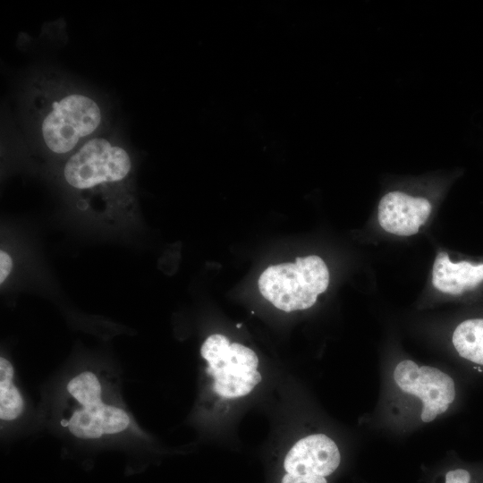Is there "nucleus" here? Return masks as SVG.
Listing matches in <instances>:
<instances>
[{"mask_svg": "<svg viewBox=\"0 0 483 483\" xmlns=\"http://www.w3.org/2000/svg\"><path fill=\"white\" fill-rule=\"evenodd\" d=\"M38 131L53 153L73 150L100 126L102 111L97 101L83 93L64 90L43 98L39 107Z\"/></svg>", "mask_w": 483, "mask_h": 483, "instance_id": "obj_1", "label": "nucleus"}, {"mask_svg": "<svg viewBox=\"0 0 483 483\" xmlns=\"http://www.w3.org/2000/svg\"><path fill=\"white\" fill-rule=\"evenodd\" d=\"M328 284V268L317 255L296 258L292 263L270 266L258 281L263 297L285 312L312 307Z\"/></svg>", "mask_w": 483, "mask_h": 483, "instance_id": "obj_2", "label": "nucleus"}, {"mask_svg": "<svg viewBox=\"0 0 483 483\" xmlns=\"http://www.w3.org/2000/svg\"><path fill=\"white\" fill-rule=\"evenodd\" d=\"M67 392L79 404L62 425L71 434L81 439H95L106 435L121 433L131 425L128 413L122 408L103 402V389L98 377L84 371L67 384Z\"/></svg>", "mask_w": 483, "mask_h": 483, "instance_id": "obj_3", "label": "nucleus"}, {"mask_svg": "<svg viewBox=\"0 0 483 483\" xmlns=\"http://www.w3.org/2000/svg\"><path fill=\"white\" fill-rule=\"evenodd\" d=\"M200 353L208 363L207 372L214 377L213 390L220 396H244L261 381L256 353L242 344L230 343L223 335L208 336Z\"/></svg>", "mask_w": 483, "mask_h": 483, "instance_id": "obj_4", "label": "nucleus"}, {"mask_svg": "<svg viewBox=\"0 0 483 483\" xmlns=\"http://www.w3.org/2000/svg\"><path fill=\"white\" fill-rule=\"evenodd\" d=\"M131 169L128 152L105 138L86 140L67 160L64 175L67 183L77 190H89L98 185L124 180Z\"/></svg>", "mask_w": 483, "mask_h": 483, "instance_id": "obj_5", "label": "nucleus"}, {"mask_svg": "<svg viewBox=\"0 0 483 483\" xmlns=\"http://www.w3.org/2000/svg\"><path fill=\"white\" fill-rule=\"evenodd\" d=\"M393 377L402 391L422 402L423 422H431L445 413L456 396L454 381L448 374L435 367H419L411 360L400 361Z\"/></svg>", "mask_w": 483, "mask_h": 483, "instance_id": "obj_6", "label": "nucleus"}, {"mask_svg": "<svg viewBox=\"0 0 483 483\" xmlns=\"http://www.w3.org/2000/svg\"><path fill=\"white\" fill-rule=\"evenodd\" d=\"M341 455L336 444L324 434L299 440L284 461L286 473L305 477H327L338 468Z\"/></svg>", "mask_w": 483, "mask_h": 483, "instance_id": "obj_7", "label": "nucleus"}, {"mask_svg": "<svg viewBox=\"0 0 483 483\" xmlns=\"http://www.w3.org/2000/svg\"><path fill=\"white\" fill-rule=\"evenodd\" d=\"M430 202L402 191H390L379 201L377 218L387 233L398 236H411L419 232L431 212Z\"/></svg>", "mask_w": 483, "mask_h": 483, "instance_id": "obj_8", "label": "nucleus"}, {"mask_svg": "<svg viewBox=\"0 0 483 483\" xmlns=\"http://www.w3.org/2000/svg\"><path fill=\"white\" fill-rule=\"evenodd\" d=\"M483 282V264L454 263L445 251L437 253L433 265L432 284L441 292L460 295Z\"/></svg>", "mask_w": 483, "mask_h": 483, "instance_id": "obj_9", "label": "nucleus"}, {"mask_svg": "<svg viewBox=\"0 0 483 483\" xmlns=\"http://www.w3.org/2000/svg\"><path fill=\"white\" fill-rule=\"evenodd\" d=\"M452 343L462 359L483 367V318L461 322L453 333Z\"/></svg>", "mask_w": 483, "mask_h": 483, "instance_id": "obj_10", "label": "nucleus"}, {"mask_svg": "<svg viewBox=\"0 0 483 483\" xmlns=\"http://www.w3.org/2000/svg\"><path fill=\"white\" fill-rule=\"evenodd\" d=\"M13 368L5 358H0V419H16L24 410V401L13 382Z\"/></svg>", "mask_w": 483, "mask_h": 483, "instance_id": "obj_11", "label": "nucleus"}, {"mask_svg": "<svg viewBox=\"0 0 483 483\" xmlns=\"http://www.w3.org/2000/svg\"><path fill=\"white\" fill-rule=\"evenodd\" d=\"M282 483H327V481L324 477L295 476L285 473L282 479Z\"/></svg>", "mask_w": 483, "mask_h": 483, "instance_id": "obj_12", "label": "nucleus"}, {"mask_svg": "<svg viewBox=\"0 0 483 483\" xmlns=\"http://www.w3.org/2000/svg\"><path fill=\"white\" fill-rule=\"evenodd\" d=\"M470 474L463 469L450 470L445 475V483H470Z\"/></svg>", "mask_w": 483, "mask_h": 483, "instance_id": "obj_13", "label": "nucleus"}, {"mask_svg": "<svg viewBox=\"0 0 483 483\" xmlns=\"http://www.w3.org/2000/svg\"><path fill=\"white\" fill-rule=\"evenodd\" d=\"M12 259L10 256L4 250L0 252V283L2 284L12 269Z\"/></svg>", "mask_w": 483, "mask_h": 483, "instance_id": "obj_14", "label": "nucleus"}, {"mask_svg": "<svg viewBox=\"0 0 483 483\" xmlns=\"http://www.w3.org/2000/svg\"><path fill=\"white\" fill-rule=\"evenodd\" d=\"M241 326H242V325H241V324H237V327H241Z\"/></svg>", "mask_w": 483, "mask_h": 483, "instance_id": "obj_15", "label": "nucleus"}]
</instances>
